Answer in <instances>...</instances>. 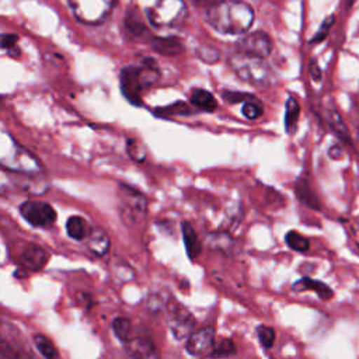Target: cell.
<instances>
[{
    "mask_svg": "<svg viewBox=\"0 0 359 359\" xmlns=\"http://www.w3.org/2000/svg\"><path fill=\"white\" fill-rule=\"evenodd\" d=\"M208 22L219 32L238 35L248 31L254 22V10L241 0H219L206 11Z\"/></svg>",
    "mask_w": 359,
    "mask_h": 359,
    "instance_id": "6da1fadb",
    "label": "cell"
},
{
    "mask_svg": "<svg viewBox=\"0 0 359 359\" xmlns=\"http://www.w3.org/2000/svg\"><path fill=\"white\" fill-rule=\"evenodd\" d=\"M158 79V69L153 60L142 65H129L121 70V88L132 104H140V94Z\"/></svg>",
    "mask_w": 359,
    "mask_h": 359,
    "instance_id": "7a4b0ae2",
    "label": "cell"
},
{
    "mask_svg": "<svg viewBox=\"0 0 359 359\" xmlns=\"http://www.w3.org/2000/svg\"><path fill=\"white\" fill-rule=\"evenodd\" d=\"M0 161L3 167L21 174H36L41 171V164L36 157L15 143L7 133H3L1 136Z\"/></svg>",
    "mask_w": 359,
    "mask_h": 359,
    "instance_id": "3957f363",
    "label": "cell"
},
{
    "mask_svg": "<svg viewBox=\"0 0 359 359\" xmlns=\"http://www.w3.org/2000/svg\"><path fill=\"white\" fill-rule=\"evenodd\" d=\"M229 65L237 77L252 86H266L271 81V69L261 57L236 52L229 57Z\"/></svg>",
    "mask_w": 359,
    "mask_h": 359,
    "instance_id": "277c9868",
    "label": "cell"
},
{
    "mask_svg": "<svg viewBox=\"0 0 359 359\" xmlns=\"http://www.w3.org/2000/svg\"><path fill=\"white\" fill-rule=\"evenodd\" d=\"M187 14L184 0H157L147 10V20L156 28H172L182 24Z\"/></svg>",
    "mask_w": 359,
    "mask_h": 359,
    "instance_id": "5b68a950",
    "label": "cell"
},
{
    "mask_svg": "<svg viewBox=\"0 0 359 359\" xmlns=\"http://www.w3.org/2000/svg\"><path fill=\"white\" fill-rule=\"evenodd\" d=\"M74 17L84 24H100L114 10L116 0H67Z\"/></svg>",
    "mask_w": 359,
    "mask_h": 359,
    "instance_id": "8992f818",
    "label": "cell"
},
{
    "mask_svg": "<svg viewBox=\"0 0 359 359\" xmlns=\"http://www.w3.org/2000/svg\"><path fill=\"white\" fill-rule=\"evenodd\" d=\"M167 307V324L177 341L188 339L194 332L196 321L194 316L180 303L172 302L165 304Z\"/></svg>",
    "mask_w": 359,
    "mask_h": 359,
    "instance_id": "52a82bcc",
    "label": "cell"
},
{
    "mask_svg": "<svg viewBox=\"0 0 359 359\" xmlns=\"http://www.w3.org/2000/svg\"><path fill=\"white\" fill-rule=\"evenodd\" d=\"M21 216L34 227H49L56 220L55 209L42 201H27L20 206Z\"/></svg>",
    "mask_w": 359,
    "mask_h": 359,
    "instance_id": "ba28073f",
    "label": "cell"
},
{
    "mask_svg": "<svg viewBox=\"0 0 359 359\" xmlns=\"http://www.w3.org/2000/svg\"><path fill=\"white\" fill-rule=\"evenodd\" d=\"M237 52L245 53L255 57H266L272 50V41L269 35L264 31H254L243 35L237 41Z\"/></svg>",
    "mask_w": 359,
    "mask_h": 359,
    "instance_id": "9c48e42d",
    "label": "cell"
},
{
    "mask_svg": "<svg viewBox=\"0 0 359 359\" xmlns=\"http://www.w3.org/2000/svg\"><path fill=\"white\" fill-rule=\"evenodd\" d=\"M121 213L123 220L135 222L146 212V199L136 189L121 184Z\"/></svg>",
    "mask_w": 359,
    "mask_h": 359,
    "instance_id": "30bf717a",
    "label": "cell"
},
{
    "mask_svg": "<svg viewBox=\"0 0 359 359\" xmlns=\"http://www.w3.org/2000/svg\"><path fill=\"white\" fill-rule=\"evenodd\" d=\"M215 335L216 332L212 327H203L194 331L187 339V352L192 356H202L208 353L210 355L215 349Z\"/></svg>",
    "mask_w": 359,
    "mask_h": 359,
    "instance_id": "8fae6325",
    "label": "cell"
},
{
    "mask_svg": "<svg viewBox=\"0 0 359 359\" xmlns=\"http://www.w3.org/2000/svg\"><path fill=\"white\" fill-rule=\"evenodd\" d=\"M123 359H160V356L150 338L133 337L125 342Z\"/></svg>",
    "mask_w": 359,
    "mask_h": 359,
    "instance_id": "7c38bea8",
    "label": "cell"
},
{
    "mask_svg": "<svg viewBox=\"0 0 359 359\" xmlns=\"http://www.w3.org/2000/svg\"><path fill=\"white\" fill-rule=\"evenodd\" d=\"M48 262V252L38 244L28 243L18 255V264L28 271H39Z\"/></svg>",
    "mask_w": 359,
    "mask_h": 359,
    "instance_id": "4fadbf2b",
    "label": "cell"
},
{
    "mask_svg": "<svg viewBox=\"0 0 359 359\" xmlns=\"http://www.w3.org/2000/svg\"><path fill=\"white\" fill-rule=\"evenodd\" d=\"M84 241H86L87 248L93 254L100 255V257L108 252L109 244H111L108 234L102 229H98V227H91Z\"/></svg>",
    "mask_w": 359,
    "mask_h": 359,
    "instance_id": "5bb4252c",
    "label": "cell"
},
{
    "mask_svg": "<svg viewBox=\"0 0 359 359\" xmlns=\"http://www.w3.org/2000/svg\"><path fill=\"white\" fill-rule=\"evenodd\" d=\"M309 289L314 290L317 293V296L323 300H328L332 297V289L321 280H316L311 278H302L292 285V290H294V292H303V290H309Z\"/></svg>",
    "mask_w": 359,
    "mask_h": 359,
    "instance_id": "9a60e30c",
    "label": "cell"
},
{
    "mask_svg": "<svg viewBox=\"0 0 359 359\" xmlns=\"http://www.w3.org/2000/svg\"><path fill=\"white\" fill-rule=\"evenodd\" d=\"M181 230H182V238H184L187 254H188L189 259L194 261L201 254L202 244H201V241L198 238V234H196V231H195V229L192 227L191 223L184 222L182 226H181Z\"/></svg>",
    "mask_w": 359,
    "mask_h": 359,
    "instance_id": "2e32d148",
    "label": "cell"
},
{
    "mask_svg": "<svg viewBox=\"0 0 359 359\" xmlns=\"http://www.w3.org/2000/svg\"><path fill=\"white\" fill-rule=\"evenodd\" d=\"M151 48L161 55L174 56L184 50V43L175 36H164V38H154L151 41Z\"/></svg>",
    "mask_w": 359,
    "mask_h": 359,
    "instance_id": "e0dca14e",
    "label": "cell"
},
{
    "mask_svg": "<svg viewBox=\"0 0 359 359\" xmlns=\"http://www.w3.org/2000/svg\"><path fill=\"white\" fill-rule=\"evenodd\" d=\"M189 101H191L192 105H195L196 108H199L202 111H206V112H212L217 107V102H216L215 97L203 88L192 90L191 94H189Z\"/></svg>",
    "mask_w": 359,
    "mask_h": 359,
    "instance_id": "ac0fdd59",
    "label": "cell"
},
{
    "mask_svg": "<svg viewBox=\"0 0 359 359\" xmlns=\"http://www.w3.org/2000/svg\"><path fill=\"white\" fill-rule=\"evenodd\" d=\"M90 229L81 216H70L66 222V231L73 240H86Z\"/></svg>",
    "mask_w": 359,
    "mask_h": 359,
    "instance_id": "d6986e66",
    "label": "cell"
},
{
    "mask_svg": "<svg viewBox=\"0 0 359 359\" xmlns=\"http://www.w3.org/2000/svg\"><path fill=\"white\" fill-rule=\"evenodd\" d=\"M123 25H125V31L132 36H140L146 32V25L136 8H132L126 13Z\"/></svg>",
    "mask_w": 359,
    "mask_h": 359,
    "instance_id": "ffe728a7",
    "label": "cell"
},
{
    "mask_svg": "<svg viewBox=\"0 0 359 359\" xmlns=\"http://www.w3.org/2000/svg\"><path fill=\"white\" fill-rule=\"evenodd\" d=\"M34 345L43 359H59V352L49 337L43 334L34 335Z\"/></svg>",
    "mask_w": 359,
    "mask_h": 359,
    "instance_id": "44dd1931",
    "label": "cell"
},
{
    "mask_svg": "<svg viewBox=\"0 0 359 359\" xmlns=\"http://www.w3.org/2000/svg\"><path fill=\"white\" fill-rule=\"evenodd\" d=\"M300 107L293 97H289L286 101V112H285V126L287 132H293L299 119Z\"/></svg>",
    "mask_w": 359,
    "mask_h": 359,
    "instance_id": "7402d4cb",
    "label": "cell"
},
{
    "mask_svg": "<svg viewBox=\"0 0 359 359\" xmlns=\"http://www.w3.org/2000/svg\"><path fill=\"white\" fill-rule=\"evenodd\" d=\"M296 194H297V196H299V199L303 202V203H306L307 206H310V208H313V209H318V201H317V198L314 196V194L311 192V189H310V187H309V184H307V181L306 180H299L297 182H296Z\"/></svg>",
    "mask_w": 359,
    "mask_h": 359,
    "instance_id": "603a6c76",
    "label": "cell"
},
{
    "mask_svg": "<svg viewBox=\"0 0 359 359\" xmlns=\"http://www.w3.org/2000/svg\"><path fill=\"white\" fill-rule=\"evenodd\" d=\"M111 328H112L114 335L119 341L126 342L129 339V334H130V330H132V323L126 317H116V318H114V321L111 324Z\"/></svg>",
    "mask_w": 359,
    "mask_h": 359,
    "instance_id": "cb8c5ba5",
    "label": "cell"
},
{
    "mask_svg": "<svg viewBox=\"0 0 359 359\" xmlns=\"http://www.w3.org/2000/svg\"><path fill=\"white\" fill-rule=\"evenodd\" d=\"M327 121L331 126V129L346 143H351V136L348 133V129L345 126V123L342 122V119L339 118V115L335 111H328L327 114Z\"/></svg>",
    "mask_w": 359,
    "mask_h": 359,
    "instance_id": "d4e9b609",
    "label": "cell"
},
{
    "mask_svg": "<svg viewBox=\"0 0 359 359\" xmlns=\"http://www.w3.org/2000/svg\"><path fill=\"white\" fill-rule=\"evenodd\" d=\"M285 241H286V244H287L289 248H292V250H294V251H299V252H304V251H307L309 247H310L309 240H307L304 236H302L300 233L294 231V230L286 233Z\"/></svg>",
    "mask_w": 359,
    "mask_h": 359,
    "instance_id": "484cf974",
    "label": "cell"
},
{
    "mask_svg": "<svg viewBox=\"0 0 359 359\" xmlns=\"http://www.w3.org/2000/svg\"><path fill=\"white\" fill-rule=\"evenodd\" d=\"M1 351H3V356L7 359H38L35 355L21 351V349H15V345L10 341V344L7 342V339L1 338Z\"/></svg>",
    "mask_w": 359,
    "mask_h": 359,
    "instance_id": "4316f807",
    "label": "cell"
},
{
    "mask_svg": "<svg viewBox=\"0 0 359 359\" xmlns=\"http://www.w3.org/2000/svg\"><path fill=\"white\" fill-rule=\"evenodd\" d=\"M241 112H243V115H244L245 118H248V119H257V118H259V116L262 115L264 108H262L261 102H258V101L252 97V98H250V100H247V101L243 102Z\"/></svg>",
    "mask_w": 359,
    "mask_h": 359,
    "instance_id": "83f0119b",
    "label": "cell"
},
{
    "mask_svg": "<svg viewBox=\"0 0 359 359\" xmlns=\"http://www.w3.org/2000/svg\"><path fill=\"white\" fill-rule=\"evenodd\" d=\"M236 353V345L230 338L222 339L217 345H215V349L212 351V358H224Z\"/></svg>",
    "mask_w": 359,
    "mask_h": 359,
    "instance_id": "f1b7e54d",
    "label": "cell"
},
{
    "mask_svg": "<svg viewBox=\"0 0 359 359\" xmlns=\"http://www.w3.org/2000/svg\"><path fill=\"white\" fill-rule=\"evenodd\" d=\"M257 335H258V339H259V342L264 348H272V345L275 342V338H276L273 328L261 324V325L257 327Z\"/></svg>",
    "mask_w": 359,
    "mask_h": 359,
    "instance_id": "f546056e",
    "label": "cell"
},
{
    "mask_svg": "<svg viewBox=\"0 0 359 359\" xmlns=\"http://www.w3.org/2000/svg\"><path fill=\"white\" fill-rule=\"evenodd\" d=\"M126 150H128V154L130 156L132 160H135V161H143L144 160L146 151L137 140L129 139L128 143H126Z\"/></svg>",
    "mask_w": 359,
    "mask_h": 359,
    "instance_id": "4dcf8cb0",
    "label": "cell"
},
{
    "mask_svg": "<svg viewBox=\"0 0 359 359\" xmlns=\"http://www.w3.org/2000/svg\"><path fill=\"white\" fill-rule=\"evenodd\" d=\"M196 55H198L199 59H202V60L206 62V63H215V62H217V59H219V52H217L215 48L208 46V45H201V46H198Z\"/></svg>",
    "mask_w": 359,
    "mask_h": 359,
    "instance_id": "1f68e13d",
    "label": "cell"
},
{
    "mask_svg": "<svg viewBox=\"0 0 359 359\" xmlns=\"http://www.w3.org/2000/svg\"><path fill=\"white\" fill-rule=\"evenodd\" d=\"M334 22H335V17H334V15H328V17L323 21L321 28L317 31V34L311 38L310 42H311V43H317V42L324 41L325 36H327V34H328V31H330V28L332 27Z\"/></svg>",
    "mask_w": 359,
    "mask_h": 359,
    "instance_id": "d6a6232c",
    "label": "cell"
},
{
    "mask_svg": "<svg viewBox=\"0 0 359 359\" xmlns=\"http://www.w3.org/2000/svg\"><path fill=\"white\" fill-rule=\"evenodd\" d=\"M17 35H13V34H4L3 38H1V46L3 49H10L17 43Z\"/></svg>",
    "mask_w": 359,
    "mask_h": 359,
    "instance_id": "836d02e7",
    "label": "cell"
},
{
    "mask_svg": "<svg viewBox=\"0 0 359 359\" xmlns=\"http://www.w3.org/2000/svg\"><path fill=\"white\" fill-rule=\"evenodd\" d=\"M310 73H311V77L314 80H320L321 79V69L317 66L316 62L310 63Z\"/></svg>",
    "mask_w": 359,
    "mask_h": 359,
    "instance_id": "e575fe53",
    "label": "cell"
},
{
    "mask_svg": "<svg viewBox=\"0 0 359 359\" xmlns=\"http://www.w3.org/2000/svg\"><path fill=\"white\" fill-rule=\"evenodd\" d=\"M345 1H346V6L349 7V6H351V4H352L355 0H345Z\"/></svg>",
    "mask_w": 359,
    "mask_h": 359,
    "instance_id": "d590c367",
    "label": "cell"
}]
</instances>
